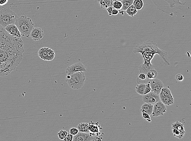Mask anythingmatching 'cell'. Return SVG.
Listing matches in <instances>:
<instances>
[{
  "label": "cell",
  "instance_id": "6da1fadb",
  "mask_svg": "<svg viewBox=\"0 0 191 141\" xmlns=\"http://www.w3.org/2000/svg\"><path fill=\"white\" fill-rule=\"evenodd\" d=\"M24 51L21 38L10 35L0 25V77L15 70L22 60Z\"/></svg>",
  "mask_w": 191,
  "mask_h": 141
},
{
  "label": "cell",
  "instance_id": "7a4b0ae2",
  "mask_svg": "<svg viewBox=\"0 0 191 141\" xmlns=\"http://www.w3.org/2000/svg\"><path fill=\"white\" fill-rule=\"evenodd\" d=\"M133 53L141 54L144 59V63L139 67V73L146 74L149 70L155 69L154 65L151 64V61L156 54L159 55L164 65H170L167 52L159 48L158 45L152 40H148L137 44L134 48Z\"/></svg>",
  "mask_w": 191,
  "mask_h": 141
},
{
  "label": "cell",
  "instance_id": "3957f363",
  "mask_svg": "<svg viewBox=\"0 0 191 141\" xmlns=\"http://www.w3.org/2000/svg\"><path fill=\"white\" fill-rule=\"evenodd\" d=\"M157 9L167 14L173 16L177 14L179 10L187 2L182 3L181 0H152Z\"/></svg>",
  "mask_w": 191,
  "mask_h": 141
},
{
  "label": "cell",
  "instance_id": "277c9868",
  "mask_svg": "<svg viewBox=\"0 0 191 141\" xmlns=\"http://www.w3.org/2000/svg\"><path fill=\"white\" fill-rule=\"evenodd\" d=\"M15 24L20 31L22 36L29 38L34 24L31 19L26 16L18 17Z\"/></svg>",
  "mask_w": 191,
  "mask_h": 141
},
{
  "label": "cell",
  "instance_id": "5b68a950",
  "mask_svg": "<svg viewBox=\"0 0 191 141\" xmlns=\"http://www.w3.org/2000/svg\"><path fill=\"white\" fill-rule=\"evenodd\" d=\"M66 82L69 87L73 90H79L85 83V76L84 72L80 71L67 74Z\"/></svg>",
  "mask_w": 191,
  "mask_h": 141
},
{
  "label": "cell",
  "instance_id": "8992f818",
  "mask_svg": "<svg viewBox=\"0 0 191 141\" xmlns=\"http://www.w3.org/2000/svg\"><path fill=\"white\" fill-rule=\"evenodd\" d=\"M18 16L15 12L8 8L0 11V25L5 28L10 24H15Z\"/></svg>",
  "mask_w": 191,
  "mask_h": 141
},
{
  "label": "cell",
  "instance_id": "52a82bcc",
  "mask_svg": "<svg viewBox=\"0 0 191 141\" xmlns=\"http://www.w3.org/2000/svg\"><path fill=\"white\" fill-rule=\"evenodd\" d=\"M160 101L166 106H170L174 103V99L171 91L168 88L164 86L159 94Z\"/></svg>",
  "mask_w": 191,
  "mask_h": 141
},
{
  "label": "cell",
  "instance_id": "ba28073f",
  "mask_svg": "<svg viewBox=\"0 0 191 141\" xmlns=\"http://www.w3.org/2000/svg\"><path fill=\"white\" fill-rule=\"evenodd\" d=\"M102 139L93 136L89 133H82L79 132L78 134L74 135L73 141H101Z\"/></svg>",
  "mask_w": 191,
  "mask_h": 141
},
{
  "label": "cell",
  "instance_id": "9c48e42d",
  "mask_svg": "<svg viewBox=\"0 0 191 141\" xmlns=\"http://www.w3.org/2000/svg\"><path fill=\"white\" fill-rule=\"evenodd\" d=\"M102 128L99 125L98 122H94L91 121L89 124V132L93 136L102 139V136L104 135V133H102Z\"/></svg>",
  "mask_w": 191,
  "mask_h": 141
},
{
  "label": "cell",
  "instance_id": "30bf717a",
  "mask_svg": "<svg viewBox=\"0 0 191 141\" xmlns=\"http://www.w3.org/2000/svg\"><path fill=\"white\" fill-rule=\"evenodd\" d=\"M166 105L159 101L153 105V109L152 115L155 117L163 115L166 112Z\"/></svg>",
  "mask_w": 191,
  "mask_h": 141
},
{
  "label": "cell",
  "instance_id": "8fae6325",
  "mask_svg": "<svg viewBox=\"0 0 191 141\" xmlns=\"http://www.w3.org/2000/svg\"><path fill=\"white\" fill-rule=\"evenodd\" d=\"M142 99L144 102L154 105L158 101H160L158 94L151 91L147 94L142 95Z\"/></svg>",
  "mask_w": 191,
  "mask_h": 141
},
{
  "label": "cell",
  "instance_id": "7c38bea8",
  "mask_svg": "<svg viewBox=\"0 0 191 141\" xmlns=\"http://www.w3.org/2000/svg\"><path fill=\"white\" fill-rule=\"evenodd\" d=\"M148 82L150 83L151 91L159 95L162 89L164 86L162 81L158 79L149 80Z\"/></svg>",
  "mask_w": 191,
  "mask_h": 141
},
{
  "label": "cell",
  "instance_id": "4fadbf2b",
  "mask_svg": "<svg viewBox=\"0 0 191 141\" xmlns=\"http://www.w3.org/2000/svg\"><path fill=\"white\" fill-rule=\"evenodd\" d=\"M86 68L85 65L82 63L78 62L75 63L71 66H69L66 69V73L67 74L74 73L82 71L86 72Z\"/></svg>",
  "mask_w": 191,
  "mask_h": 141
},
{
  "label": "cell",
  "instance_id": "5bb4252c",
  "mask_svg": "<svg viewBox=\"0 0 191 141\" xmlns=\"http://www.w3.org/2000/svg\"><path fill=\"white\" fill-rule=\"evenodd\" d=\"M44 32L42 29L38 27H34L30 33V36L34 41H39L43 39Z\"/></svg>",
  "mask_w": 191,
  "mask_h": 141
},
{
  "label": "cell",
  "instance_id": "9a60e30c",
  "mask_svg": "<svg viewBox=\"0 0 191 141\" xmlns=\"http://www.w3.org/2000/svg\"><path fill=\"white\" fill-rule=\"evenodd\" d=\"M5 29L7 32L12 36L21 38V33L15 24L9 25L5 27Z\"/></svg>",
  "mask_w": 191,
  "mask_h": 141
},
{
  "label": "cell",
  "instance_id": "2e32d148",
  "mask_svg": "<svg viewBox=\"0 0 191 141\" xmlns=\"http://www.w3.org/2000/svg\"><path fill=\"white\" fill-rule=\"evenodd\" d=\"M153 105L148 103H144L141 107L140 111L146 113L149 115H152L153 113Z\"/></svg>",
  "mask_w": 191,
  "mask_h": 141
},
{
  "label": "cell",
  "instance_id": "e0dca14e",
  "mask_svg": "<svg viewBox=\"0 0 191 141\" xmlns=\"http://www.w3.org/2000/svg\"><path fill=\"white\" fill-rule=\"evenodd\" d=\"M98 3L101 8L106 9L110 6H112L113 2L111 0H97Z\"/></svg>",
  "mask_w": 191,
  "mask_h": 141
},
{
  "label": "cell",
  "instance_id": "ac0fdd59",
  "mask_svg": "<svg viewBox=\"0 0 191 141\" xmlns=\"http://www.w3.org/2000/svg\"><path fill=\"white\" fill-rule=\"evenodd\" d=\"M48 47H43L39 50L38 52L39 57L43 60L47 61V50Z\"/></svg>",
  "mask_w": 191,
  "mask_h": 141
},
{
  "label": "cell",
  "instance_id": "d6986e66",
  "mask_svg": "<svg viewBox=\"0 0 191 141\" xmlns=\"http://www.w3.org/2000/svg\"><path fill=\"white\" fill-rule=\"evenodd\" d=\"M77 128L78 129L79 132H82V133H89V124L80 123L78 125Z\"/></svg>",
  "mask_w": 191,
  "mask_h": 141
},
{
  "label": "cell",
  "instance_id": "ffe728a7",
  "mask_svg": "<svg viewBox=\"0 0 191 141\" xmlns=\"http://www.w3.org/2000/svg\"><path fill=\"white\" fill-rule=\"evenodd\" d=\"M137 10L134 7V6L132 5L127 9L125 12L128 15L133 17L137 14Z\"/></svg>",
  "mask_w": 191,
  "mask_h": 141
},
{
  "label": "cell",
  "instance_id": "44dd1931",
  "mask_svg": "<svg viewBox=\"0 0 191 141\" xmlns=\"http://www.w3.org/2000/svg\"><path fill=\"white\" fill-rule=\"evenodd\" d=\"M171 125V129H176L179 131L182 132H185L184 131V127L183 124L181 123V122L176 121L174 123H172Z\"/></svg>",
  "mask_w": 191,
  "mask_h": 141
},
{
  "label": "cell",
  "instance_id": "7402d4cb",
  "mask_svg": "<svg viewBox=\"0 0 191 141\" xmlns=\"http://www.w3.org/2000/svg\"><path fill=\"white\" fill-rule=\"evenodd\" d=\"M146 84L145 83H140L136 86L135 91L137 94L140 95H143L145 87Z\"/></svg>",
  "mask_w": 191,
  "mask_h": 141
},
{
  "label": "cell",
  "instance_id": "603a6c76",
  "mask_svg": "<svg viewBox=\"0 0 191 141\" xmlns=\"http://www.w3.org/2000/svg\"><path fill=\"white\" fill-rule=\"evenodd\" d=\"M134 0H121V1L122 4V7L121 10L125 11L127 9L132 5Z\"/></svg>",
  "mask_w": 191,
  "mask_h": 141
},
{
  "label": "cell",
  "instance_id": "cb8c5ba5",
  "mask_svg": "<svg viewBox=\"0 0 191 141\" xmlns=\"http://www.w3.org/2000/svg\"><path fill=\"white\" fill-rule=\"evenodd\" d=\"M157 72L155 69H150L147 71L146 73V76L149 80L155 79L157 75Z\"/></svg>",
  "mask_w": 191,
  "mask_h": 141
},
{
  "label": "cell",
  "instance_id": "d4e9b609",
  "mask_svg": "<svg viewBox=\"0 0 191 141\" xmlns=\"http://www.w3.org/2000/svg\"><path fill=\"white\" fill-rule=\"evenodd\" d=\"M132 5L137 10H140L143 8L144 2L143 0H134Z\"/></svg>",
  "mask_w": 191,
  "mask_h": 141
},
{
  "label": "cell",
  "instance_id": "484cf974",
  "mask_svg": "<svg viewBox=\"0 0 191 141\" xmlns=\"http://www.w3.org/2000/svg\"><path fill=\"white\" fill-rule=\"evenodd\" d=\"M146 74L144 73H140L139 74L137 78L136 81L138 84L140 83H145L146 81L147 78Z\"/></svg>",
  "mask_w": 191,
  "mask_h": 141
},
{
  "label": "cell",
  "instance_id": "4316f807",
  "mask_svg": "<svg viewBox=\"0 0 191 141\" xmlns=\"http://www.w3.org/2000/svg\"><path fill=\"white\" fill-rule=\"evenodd\" d=\"M55 57V52L52 49L48 47L47 50V61H52Z\"/></svg>",
  "mask_w": 191,
  "mask_h": 141
},
{
  "label": "cell",
  "instance_id": "83f0119b",
  "mask_svg": "<svg viewBox=\"0 0 191 141\" xmlns=\"http://www.w3.org/2000/svg\"><path fill=\"white\" fill-rule=\"evenodd\" d=\"M171 129L173 131L174 136L177 137V138L179 139H181V138H183L185 132H181V131L175 129Z\"/></svg>",
  "mask_w": 191,
  "mask_h": 141
},
{
  "label": "cell",
  "instance_id": "f1b7e54d",
  "mask_svg": "<svg viewBox=\"0 0 191 141\" xmlns=\"http://www.w3.org/2000/svg\"><path fill=\"white\" fill-rule=\"evenodd\" d=\"M112 6L113 8L115 9L120 10L122 7V4L121 1H115L113 2Z\"/></svg>",
  "mask_w": 191,
  "mask_h": 141
},
{
  "label": "cell",
  "instance_id": "f546056e",
  "mask_svg": "<svg viewBox=\"0 0 191 141\" xmlns=\"http://www.w3.org/2000/svg\"><path fill=\"white\" fill-rule=\"evenodd\" d=\"M68 133V132L66 130H61L57 133V135H58V138L60 139L63 140Z\"/></svg>",
  "mask_w": 191,
  "mask_h": 141
},
{
  "label": "cell",
  "instance_id": "4dcf8cb0",
  "mask_svg": "<svg viewBox=\"0 0 191 141\" xmlns=\"http://www.w3.org/2000/svg\"><path fill=\"white\" fill-rule=\"evenodd\" d=\"M141 113H142V116L143 119L146 120L148 122H151V119L150 116L149 115L146 113L143 112V111H141Z\"/></svg>",
  "mask_w": 191,
  "mask_h": 141
},
{
  "label": "cell",
  "instance_id": "1f68e13d",
  "mask_svg": "<svg viewBox=\"0 0 191 141\" xmlns=\"http://www.w3.org/2000/svg\"><path fill=\"white\" fill-rule=\"evenodd\" d=\"M151 91V87L150 86V84L149 82H147V83H146V85H145V90H144V94H147V93H149Z\"/></svg>",
  "mask_w": 191,
  "mask_h": 141
},
{
  "label": "cell",
  "instance_id": "d6a6232c",
  "mask_svg": "<svg viewBox=\"0 0 191 141\" xmlns=\"http://www.w3.org/2000/svg\"><path fill=\"white\" fill-rule=\"evenodd\" d=\"M73 135H72V134H70V133H68L67 134V135H66L63 141H73Z\"/></svg>",
  "mask_w": 191,
  "mask_h": 141
},
{
  "label": "cell",
  "instance_id": "836d02e7",
  "mask_svg": "<svg viewBox=\"0 0 191 141\" xmlns=\"http://www.w3.org/2000/svg\"><path fill=\"white\" fill-rule=\"evenodd\" d=\"M79 131L78 128H76L73 127L71 128V129H70V133L72 134V135H75L76 134H78V133Z\"/></svg>",
  "mask_w": 191,
  "mask_h": 141
},
{
  "label": "cell",
  "instance_id": "e575fe53",
  "mask_svg": "<svg viewBox=\"0 0 191 141\" xmlns=\"http://www.w3.org/2000/svg\"><path fill=\"white\" fill-rule=\"evenodd\" d=\"M175 79L177 81H183L184 78H183V76L181 74H177L176 75Z\"/></svg>",
  "mask_w": 191,
  "mask_h": 141
},
{
  "label": "cell",
  "instance_id": "d590c367",
  "mask_svg": "<svg viewBox=\"0 0 191 141\" xmlns=\"http://www.w3.org/2000/svg\"><path fill=\"white\" fill-rule=\"evenodd\" d=\"M113 9V6H110L108 8L106 9V10L108 12V15L109 16H111L112 15V12Z\"/></svg>",
  "mask_w": 191,
  "mask_h": 141
},
{
  "label": "cell",
  "instance_id": "8d00e7d4",
  "mask_svg": "<svg viewBox=\"0 0 191 141\" xmlns=\"http://www.w3.org/2000/svg\"><path fill=\"white\" fill-rule=\"evenodd\" d=\"M8 0H0V6H4L8 3Z\"/></svg>",
  "mask_w": 191,
  "mask_h": 141
},
{
  "label": "cell",
  "instance_id": "74e56055",
  "mask_svg": "<svg viewBox=\"0 0 191 141\" xmlns=\"http://www.w3.org/2000/svg\"><path fill=\"white\" fill-rule=\"evenodd\" d=\"M119 13V10L115 9H113L112 12V15H114V16H116V15H118Z\"/></svg>",
  "mask_w": 191,
  "mask_h": 141
},
{
  "label": "cell",
  "instance_id": "f35d334b",
  "mask_svg": "<svg viewBox=\"0 0 191 141\" xmlns=\"http://www.w3.org/2000/svg\"><path fill=\"white\" fill-rule=\"evenodd\" d=\"M124 11H123L121 10H119V13H120V14L121 15H124Z\"/></svg>",
  "mask_w": 191,
  "mask_h": 141
},
{
  "label": "cell",
  "instance_id": "ab89813d",
  "mask_svg": "<svg viewBox=\"0 0 191 141\" xmlns=\"http://www.w3.org/2000/svg\"><path fill=\"white\" fill-rule=\"evenodd\" d=\"M111 1H115V0H111Z\"/></svg>",
  "mask_w": 191,
  "mask_h": 141
}]
</instances>
